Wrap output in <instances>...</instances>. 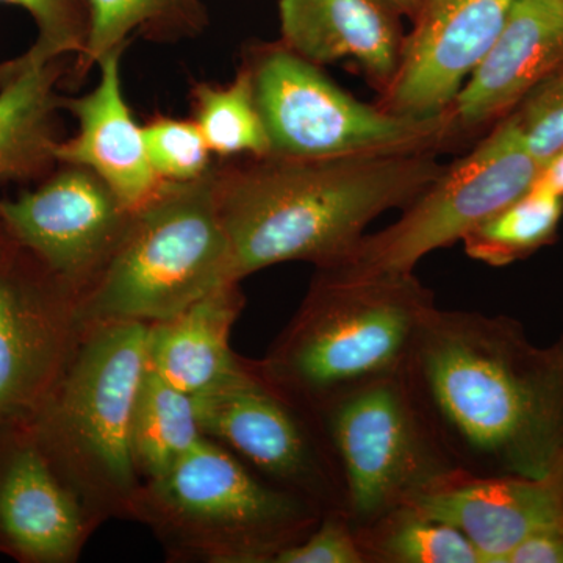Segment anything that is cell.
I'll list each match as a JSON object with an SVG mask.
<instances>
[{
	"mask_svg": "<svg viewBox=\"0 0 563 563\" xmlns=\"http://www.w3.org/2000/svg\"><path fill=\"white\" fill-rule=\"evenodd\" d=\"M402 374L466 476L563 468V335L536 346L512 318L437 307Z\"/></svg>",
	"mask_w": 563,
	"mask_h": 563,
	"instance_id": "obj_1",
	"label": "cell"
},
{
	"mask_svg": "<svg viewBox=\"0 0 563 563\" xmlns=\"http://www.w3.org/2000/svg\"><path fill=\"white\" fill-rule=\"evenodd\" d=\"M262 162L218 174L235 280L284 262H343L377 217L417 199L446 166L431 152Z\"/></svg>",
	"mask_w": 563,
	"mask_h": 563,
	"instance_id": "obj_2",
	"label": "cell"
},
{
	"mask_svg": "<svg viewBox=\"0 0 563 563\" xmlns=\"http://www.w3.org/2000/svg\"><path fill=\"white\" fill-rule=\"evenodd\" d=\"M435 309V296L413 273L354 279L318 269L298 312L255 368L320 410L354 388L402 374Z\"/></svg>",
	"mask_w": 563,
	"mask_h": 563,
	"instance_id": "obj_3",
	"label": "cell"
},
{
	"mask_svg": "<svg viewBox=\"0 0 563 563\" xmlns=\"http://www.w3.org/2000/svg\"><path fill=\"white\" fill-rule=\"evenodd\" d=\"M147 325H87L76 352L24 421L47 461L91 515L131 517L141 479L133 465V402L147 368Z\"/></svg>",
	"mask_w": 563,
	"mask_h": 563,
	"instance_id": "obj_4",
	"label": "cell"
},
{
	"mask_svg": "<svg viewBox=\"0 0 563 563\" xmlns=\"http://www.w3.org/2000/svg\"><path fill=\"white\" fill-rule=\"evenodd\" d=\"M228 284L240 282L218 210V173L163 181L132 211L109 261L80 292V322L152 324Z\"/></svg>",
	"mask_w": 563,
	"mask_h": 563,
	"instance_id": "obj_5",
	"label": "cell"
},
{
	"mask_svg": "<svg viewBox=\"0 0 563 563\" xmlns=\"http://www.w3.org/2000/svg\"><path fill=\"white\" fill-rule=\"evenodd\" d=\"M322 515L209 437L168 473L141 484L131 510L173 554L213 563H273L302 542Z\"/></svg>",
	"mask_w": 563,
	"mask_h": 563,
	"instance_id": "obj_6",
	"label": "cell"
},
{
	"mask_svg": "<svg viewBox=\"0 0 563 563\" xmlns=\"http://www.w3.org/2000/svg\"><path fill=\"white\" fill-rule=\"evenodd\" d=\"M355 531L413 506L463 474L437 440L404 374L344 393L320 410Z\"/></svg>",
	"mask_w": 563,
	"mask_h": 563,
	"instance_id": "obj_7",
	"label": "cell"
},
{
	"mask_svg": "<svg viewBox=\"0 0 563 563\" xmlns=\"http://www.w3.org/2000/svg\"><path fill=\"white\" fill-rule=\"evenodd\" d=\"M540 168L512 114L472 154L446 166L404 207L398 221L365 233L343 262L321 272L354 279L412 274L426 255L462 242L481 222L531 190Z\"/></svg>",
	"mask_w": 563,
	"mask_h": 563,
	"instance_id": "obj_8",
	"label": "cell"
},
{
	"mask_svg": "<svg viewBox=\"0 0 563 563\" xmlns=\"http://www.w3.org/2000/svg\"><path fill=\"white\" fill-rule=\"evenodd\" d=\"M250 70L269 157L320 161L424 151L454 124L451 111L413 118L357 101L285 44L263 52Z\"/></svg>",
	"mask_w": 563,
	"mask_h": 563,
	"instance_id": "obj_9",
	"label": "cell"
},
{
	"mask_svg": "<svg viewBox=\"0 0 563 563\" xmlns=\"http://www.w3.org/2000/svg\"><path fill=\"white\" fill-rule=\"evenodd\" d=\"M195 404L203 435L263 479L324 514H344L342 473L320 413L274 387L254 362L246 361L229 383L195 396Z\"/></svg>",
	"mask_w": 563,
	"mask_h": 563,
	"instance_id": "obj_10",
	"label": "cell"
},
{
	"mask_svg": "<svg viewBox=\"0 0 563 563\" xmlns=\"http://www.w3.org/2000/svg\"><path fill=\"white\" fill-rule=\"evenodd\" d=\"M80 291L31 252L0 258V424L27 421L60 379L84 325Z\"/></svg>",
	"mask_w": 563,
	"mask_h": 563,
	"instance_id": "obj_11",
	"label": "cell"
},
{
	"mask_svg": "<svg viewBox=\"0 0 563 563\" xmlns=\"http://www.w3.org/2000/svg\"><path fill=\"white\" fill-rule=\"evenodd\" d=\"M132 211L98 176L69 166L38 190L0 199V228L80 292L120 242Z\"/></svg>",
	"mask_w": 563,
	"mask_h": 563,
	"instance_id": "obj_12",
	"label": "cell"
},
{
	"mask_svg": "<svg viewBox=\"0 0 563 563\" xmlns=\"http://www.w3.org/2000/svg\"><path fill=\"white\" fill-rule=\"evenodd\" d=\"M517 0H443L422 10L404 40L385 109L413 118L443 117L501 33Z\"/></svg>",
	"mask_w": 563,
	"mask_h": 563,
	"instance_id": "obj_13",
	"label": "cell"
},
{
	"mask_svg": "<svg viewBox=\"0 0 563 563\" xmlns=\"http://www.w3.org/2000/svg\"><path fill=\"white\" fill-rule=\"evenodd\" d=\"M92 515L22 422L0 424V553L22 563H68Z\"/></svg>",
	"mask_w": 563,
	"mask_h": 563,
	"instance_id": "obj_14",
	"label": "cell"
},
{
	"mask_svg": "<svg viewBox=\"0 0 563 563\" xmlns=\"http://www.w3.org/2000/svg\"><path fill=\"white\" fill-rule=\"evenodd\" d=\"M413 507L461 531L483 563H504L526 537L563 520V468L542 479L462 476Z\"/></svg>",
	"mask_w": 563,
	"mask_h": 563,
	"instance_id": "obj_15",
	"label": "cell"
},
{
	"mask_svg": "<svg viewBox=\"0 0 563 563\" xmlns=\"http://www.w3.org/2000/svg\"><path fill=\"white\" fill-rule=\"evenodd\" d=\"M114 49L96 63L95 90L66 102L79 121V132L57 143L55 161L79 166L98 176L129 211L139 210L163 181L152 169L143 128L133 120L122 95L121 55Z\"/></svg>",
	"mask_w": 563,
	"mask_h": 563,
	"instance_id": "obj_16",
	"label": "cell"
},
{
	"mask_svg": "<svg viewBox=\"0 0 563 563\" xmlns=\"http://www.w3.org/2000/svg\"><path fill=\"white\" fill-rule=\"evenodd\" d=\"M563 69V0H517L490 52L451 107L462 125L484 124Z\"/></svg>",
	"mask_w": 563,
	"mask_h": 563,
	"instance_id": "obj_17",
	"label": "cell"
},
{
	"mask_svg": "<svg viewBox=\"0 0 563 563\" xmlns=\"http://www.w3.org/2000/svg\"><path fill=\"white\" fill-rule=\"evenodd\" d=\"M285 46L313 65L351 60L388 87L402 52L399 11L388 0H280Z\"/></svg>",
	"mask_w": 563,
	"mask_h": 563,
	"instance_id": "obj_18",
	"label": "cell"
},
{
	"mask_svg": "<svg viewBox=\"0 0 563 563\" xmlns=\"http://www.w3.org/2000/svg\"><path fill=\"white\" fill-rule=\"evenodd\" d=\"M239 285H224L174 317L147 325V368L191 396L242 373L246 361L229 343L243 309Z\"/></svg>",
	"mask_w": 563,
	"mask_h": 563,
	"instance_id": "obj_19",
	"label": "cell"
},
{
	"mask_svg": "<svg viewBox=\"0 0 563 563\" xmlns=\"http://www.w3.org/2000/svg\"><path fill=\"white\" fill-rule=\"evenodd\" d=\"M57 62L32 46L0 69V179H25L55 161Z\"/></svg>",
	"mask_w": 563,
	"mask_h": 563,
	"instance_id": "obj_20",
	"label": "cell"
},
{
	"mask_svg": "<svg viewBox=\"0 0 563 563\" xmlns=\"http://www.w3.org/2000/svg\"><path fill=\"white\" fill-rule=\"evenodd\" d=\"M202 437L195 396L146 368L131 420L132 459L140 479L146 483L168 473Z\"/></svg>",
	"mask_w": 563,
	"mask_h": 563,
	"instance_id": "obj_21",
	"label": "cell"
},
{
	"mask_svg": "<svg viewBox=\"0 0 563 563\" xmlns=\"http://www.w3.org/2000/svg\"><path fill=\"white\" fill-rule=\"evenodd\" d=\"M563 217V199L533 185L462 240L466 254L490 266H507L554 243Z\"/></svg>",
	"mask_w": 563,
	"mask_h": 563,
	"instance_id": "obj_22",
	"label": "cell"
},
{
	"mask_svg": "<svg viewBox=\"0 0 563 563\" xmlns=\"http://www.w3.org/2000/svg\"><path fill=\"white\" fill-rule=\"evenodd\" d=\"M357 537L366 563H483L461 531L413 506L358 529Z\"/></svg>",
	"mask_w": 563,
	"mask_h": 563,
	"instance_id": "obj_23",
	"label": "cell"
},
{
	"mask_svg": "<svg viewBox=\"0 0 563 563\" xmlns=\"http://www.w3.org/2000/svg\"><path fill=\"white\" fill-rule=\"evenodd\" d=\"M90 40L79 60L84 70L109 52L124 49L135 33L190 35L201 31L207 20L201 0H90Z\"/></svg>",
	"mask_w": 563,
	"mask_h": 563,
	"instance_id": "obj_24",
	"label": "cell"
},
{
	"mask_svg": "<svg viewBox=\"0 0 563 563\" xmlns=\"http://www.w3.org/2000/svg\"><path fill=\"white\" fill-rule=\"evenodd\" d=\"M192 98L195 122L211 154L269 157L272 147L255 101L250 68L240 70L235 80L225 87L199 84L192 91Z\"/></svg>",
	"mask_w": 563,
	"mask_h": 563,
	"instance_id": "obj_25",
	"label": "cell"
},
{
	"mask_svg": "<svg viewBox=\"0 0 563 563\" xmlns=\"http://www.w3.org/2000/svg\"><path fill=\"white\" fill-rule=\"evenodd\" d=\"M143 133L152 169L162 181L185 184L211 172V151L195 121L155 118Z\"/></svg>",
	"mask_w": 563,
	"mask_h": 563,
	"instance_id": "obj_26",
	"label": "cell"
},
{
	"mask_svg": "<svg viewBox=\"0 0 563 563\" xmlns=\"http://www.w3.org/2000/svg\"><path fill=\"white\" fill-rule=\"evenodd\" d=\"M27 11L38 29L33 47L60 58L84 57L91 33L90 0H0Z\"/></svg>",
	"mask_w": 563,
	"mask_h": 563,
	"instance_id": "obj_27",
	"label": "cell"
},
{
	"mask_svg": "<svg viewBox=\"0 0 563 563\" xmlns=\"http://www.w3.org/2000/svg\"><path fill=\"white\" fill-rule=\"evenodd\" d=\"M515 114L526 146L540 165L563 150V73L544 80Z\"/></svg>",
	"mask_w": 563,
	"mask_h": 563,
	"instance_id": "obj_28",
	"label": "cell"
},
{
	"mask_svg": "<svg viewBox=\"0 0 563 563\" xmlns=\"http://www.w3.org/2000/svg\"><path fill=\"white\" fill-rule=\"evenodd\" d=\"M273 563H366L357 531L340 510L322 515L302 542L280 551Z\"/></svg>",
	"mask_w": 563,
	"mask_h": 563,
	"instance_id": "obj_29",
	"label": "cell"
},
{
	"mask_svg": "<svg viewBox=\"0 0 563 563\" xmlns=\"http://www.w3.org/2000/svg\"><path fill=\"white\" fill-rule=\"evenodd\" d=\"M504 563H563V520L526 537Z\"/></svg>",
	"mask_w": 563,
	"mask_h": 563,
	"instance_id": "obj_30",
	"label": "cell"
},
{
	"mask_svg": "<svg viewBox=\"0 0 563 563\" xmlns=\"http://www.w3.org/2000/svg\"><path fill=\"white\" fill-rule=\"evenodd\" d=\"M563 199V150L543 163L536 184Z\"/></svg>",
	"mask_w": 563,
	"mask_h": 563,
	"instance_id": "obj_31",
	"label": "cell"
},
{
	"mask_svg": "<svg viewBox=\"0 0 563 563\" xmlns=\"http://www.w3.org/2000/svg\"><path fill=\"white\" fill-rule=\"evenodd\" d=\"M399 13L409 14V16H420L422 10V0H388Z\"/></svg>",
	"mask_w": 563,
	"mask_h": 563,
	"instance_id": "obj_32",
	"label": "cell"
},
{
	"mask_svg": "<svg viewBox=\"0 0 563 563\" xmlns=\"http://www.w3.org/2000/svg\"><path fill=\"white\" fill-rule=\"evenodd\" d=\"M11 244H13V242H11L9 236L5 235V232L2 231V228H0V258L10 250Z\"/></svg>",
	"mask_w": 563,
	"mask_h": 563,
	"instance_id": "obj_33",
	"label": "cell"
},
{
	"mask_svg": "<svg viewBox=\"0 0 563 563\" xmlns=\"http://www.w3.org/2000/svg\"><path fill=\"white\" fill-rule=\"evenodd\" d=\"M440 2H443V0H422V10L431 9V7L439 5Z\"/></svg>",
	"mask_w": 563,
	"mask_h": 563,
	"instance_id": "obj_34",
	"label": "cell"
},
{
	"mask_svg": "<svg viewBox=\"0 0 563 563\" xmlns=\"http://www.w3.org/2000/svg\"><path fill=\"white\" fill-rule=\"evenodd\" d=\"M559 73H563V69L559 70Z\"/></svg>",
	"mask_w": 563,
	"mask_h": 563,
	"instance_id": "obj_35",
	"label": "cell"
}]
</instances>
